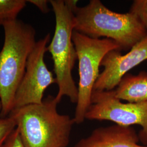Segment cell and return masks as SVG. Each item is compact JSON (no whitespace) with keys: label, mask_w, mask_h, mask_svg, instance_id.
Segmentation results:
<instances>
[{"label":"cell","mask_w":147,"mask_h":147,"mask_svg":"<svg viewBox=\"0 0 147 147\" xmlns=\"http://www.w3.org/2000/svg\"><path fill=\"white\" fill-rule=\"evenodd\" d=\"M58 102L49 96L40 104L14 109L9 115L16 124L25 147H67L74 118L61 115Z\"/></svg>","instance_id":"1"},{"label":"cell","mask_w":147,"mask_h":147,"mask_svg":"<svg viewBox=\"0 0 147 147\" xmlns=\"http://www.w3.org/2000/svg\"><path fill=\"white\" fill-rule=\"evenodd\" d=\"M3 27L5 40L0 51V116L5 117L14 109L16 90L37 41L35 29L21 20L8 22Z\"/></svg>","instance_id":"2"},{"label":"cell","mask_w":147,"mask_h":147,"mask_svg":"<svg viewBox=\"0 0 147 147\" xmlns=\"http://www.w3.org/2000/svg\"><path fill=\"white\" fill-rule=\"evenodd\" d=\"M73 12L74 31L92 38L111 39L119 45L120 51L130 50L147 35V29L136 16L111 11L99 0L76 6Z\"/></svg>","instance_id":"3"},{"label":"cell","mask_w":147,"mask_h":147,"mask_svg":"<svg viewBox=\"0 0 147 147\" xmlns=\"http://www.w3.org/2000/svg\"><path fill=\"white\" fill-rule=\"evenodd\" d=\"M55 16L56 25L51 42L47 51L51 55L54 72L56 75L58 92L55 99L58 104L64 96L76 104L78 100V87L72 76V70L78 59L72 35L74 30V14L73 9L63 0H51Z\"/></svg>","instance_id":"4"},{"label":"cell","mask_w":147,"mask_h":147,"mask_svg":"<svg viewBox=\"0 0 147 147\" xmlns=\"http://www.w3.org/2000/svg\"><path fill=\"white\" fill-rule=\"evenodd\" d=\"M72 39L79 61L78 100L74 119L75 124L84 121L86 112L91 105L95 84L98 79L101 63L105 55L113 50L120 51L113 40L95 39L74 31Z\"/></svg>","instance_id":"5"},{"label":"cell","mask_w":147,"mask_h":147,"mask_svg":"<svg viewBox=\"0 0 147 147\" xmlns=\"http://www.w3.org/2000/svg\"><path fill=\"white\" fill-rule=\"evenodd\" d=\"M85 118L91 121H111L121 126L138 125L142 127L140 140L147 144V101L124 103L116 97L114 89L93 90L91 105Z\"/></svg>","instance_id":"6"},{"label":"cell","mask_w":147,"mask_h":147,"mask_svg":"<svg viewBox=\"0 0 147 147\" xmlns=\"http://www.w3.org/2000/svg\"><path fill=\"white\" fill-rule=\"evenodd\" d=\"M50 40V34L48 33L37 42L30 55L24 76L16 92L14 109L42 103L46 89L56 83L53 73L48 69L44 61Z\"/></svg>","instance_id":"7"},{"label":"cell","mask_w":147,"mask_h":147,"mask_svg":"<svg viewBox=\"0 0 147 147\" xmlns=\"http://www.w3.org/2000/svg\"><path fill=\"white\" fill-rule=\"evenodd\" d=\"M147 60V35L125 55L118 50L107 53L101 61L104 67L93 88L95 91H109L115 88L121 78L132 69Z\"/></svg>","instance_id":"8"},{"label":"cell","mask_w":147,"mask_h":147,"mask_svg":"<svg viewBox=\"0 0 147 147\" xmlns=\"http://www.w3.org/2000/svg\"><path fill=\"white\" fill-rule=\"evenodd\" d=\"M139 136L131 126L117 124L94 129L74 147H147L138 144Z\"/></svg>","instance_id":"9"},{"label":"cell","mask_w":147,"mask_h":147,"mask_svg":"<svg viewBox=\"0 0 147 147\" xmlns=\"http://www.w3.org/2000/svg\"><path fill=\"white\" fill-rule=\"evenodd\" d=\"M117 87L114 92L119 100L131 103L147 101V71H140L136 75L126 74Z\"/></svg>","instance_id":"10"},{"label":"cell","mask_w":147,"mask_h":147,"mask_svg":"<svg viewBox=\"0 0 147 147\" xmlns=\"http://www.w3.org/2000/svg\"><path fill=\"white\" fill-rule=\"evenodd\" d=\"M26 3L25 0H0V25L16 20Z\"/></svg>","instance_id":"11"},{"label":"cell","mask_w":147,"mask_h":147,"mask_svg":"<svg viewBox=\"0 0 147 147\" xmlns=\"http://www.w3.org/2000/svg\"><path fill=\"white\" fill-rule=\"evenodd\" d=\"M16 128V123L9 116H0V147H3L8 137Z\"/></svg>","instance_id":"12"},{"label":"cell","mask_w":147,"mask_h":147,"mask_svg":"<svg viewBox=\"0 0 147 147\" xmlns=\"http://www.w3.org/2000/svg\"><path fill=\"white\" fill-rule=\"evenodd\" d=\"M129 12L136 16L147 30V0H135Z\"/></svg>","instance_id":"13"},{"label":"cell","mask_w":147,"mask_h":147,"mask_svg":"<svg viewBox=\"0 0 147 147\" xmlns=\"http://www.w3.org/2000/svg\"><path fill=\"white\" fill-rule=\"evenodd\" d=\"M3 147H25L16 128L8 137Z\"/></svg>","instance_id":"14"},{"label":"cell","mask_w":147,"mask_h":147,"mask_svg":"<svg viewBox=\"0 0 147 147\" xmlns=\"http://www.w3.org/2000/svg\"><path fill=\"white\" fill-rule=\"evenodd\" d=\"M29 3L33 4L36 6L37 8L43 13H47L50 11V8H49L48 3H49V1L47 0H30L27 1Z\"/></svg>","instance_id":"15"},{"label":"cell","mask_w":147,"mask_h":147,"mask_svg":"<svg viewBox=\"0 0 147 147\" xmlns=\"http://www.w3.org/2000/svg\"><path fill=\"white\" fill-rule=\"evenodd\" d=\"M1 110H2V105H1V102L0 101V112L1 111Z\"/></svg>","instance_id":"16"}]
</instances>
